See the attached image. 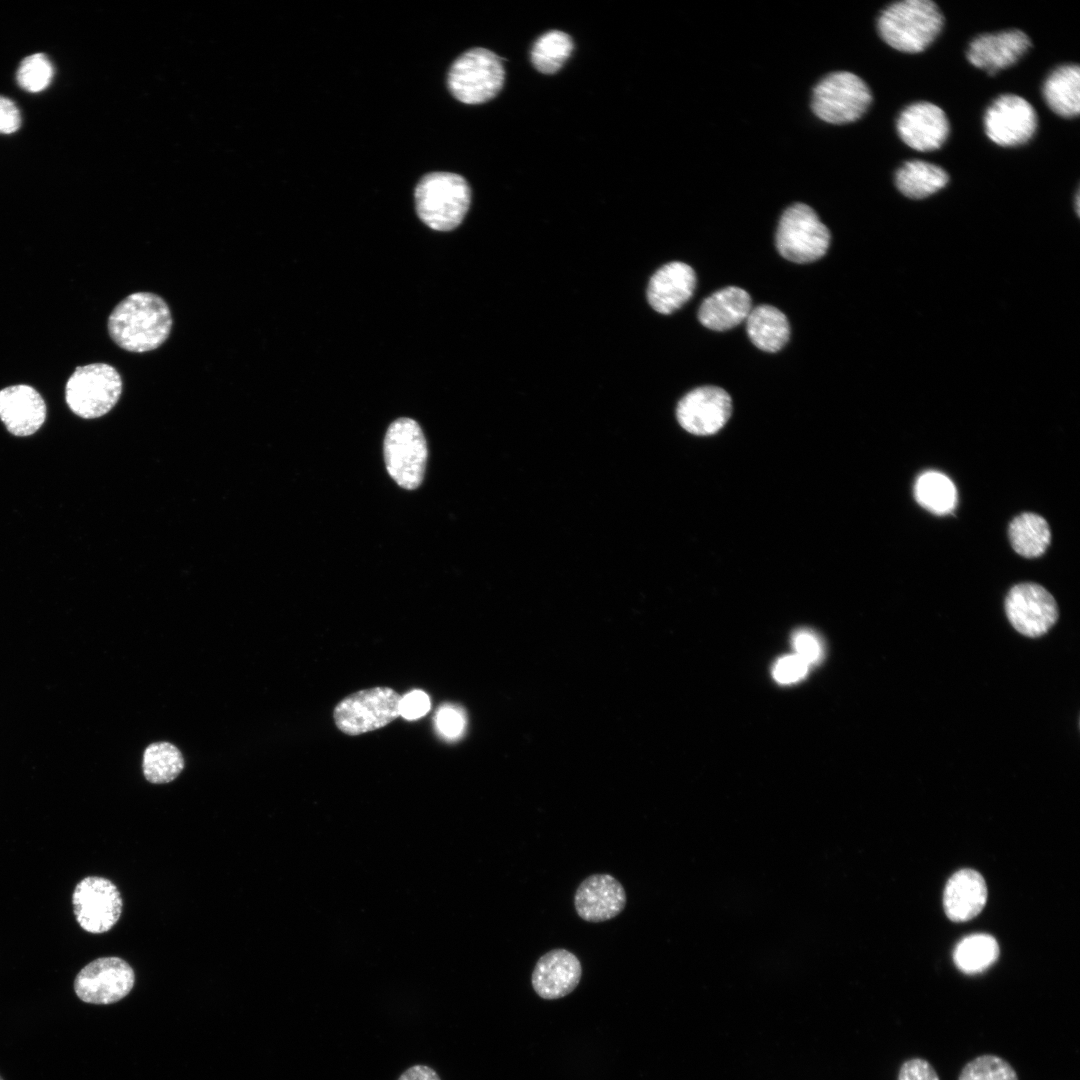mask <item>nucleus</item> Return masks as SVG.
<instances>
[{"label": "nucleus", "instance_id": "nucleus-34", "mask_svg": "<svg viewBox=\"0 0 1080 1080\" xmlns=\"http://www.w3.org/2000/svg\"><path fill=\"white\" fill-rule=\"evenodd\" d=\"M810 666L796 654L780 657L774 664L772 675L780 684H792L802 680Z\"/></svg>", "mask_w": 1080, "mask_h": 1080}, {"label": "nucleus", "instance_id": "nucleus-38", "mask_svg": "<svg viewBox=\"0 0 1080 1080\" xmlns=\"http://www.w3.org/2000/svg\"><path fill=\"white\" fill-rule=\"evenodd\" d=\"M21 125V115L16 104L0 95V134H12Z\"/></svg>", "mask_w": 1080, "mask_h": 1080}, {"label": "nucleus", "instance_id": "nucleus-9", "mask_svg": "<svg viewBox=\"0 0 1080 1080\" xmlns=\"http://www.w3.org/2000/svg\"><path fill=\"white\" fill-rule=\"evenodd\" d=\"M401 699L402 696L390 687L357 691L335 706V725L351 736L383 728L400 716Z\"/></svg>", "mask_w": 1080, "mask_h": 1080}, {"label": "nucleus", "instance_id": "nucleus-14", "mask_svg": "<svg viewBox=\"0 0 1080 1080\" xmlns=\"http://www.w3.org/2000/svg\"><path fill=\"white\" fill-rule=\"evenodd\" d=\"M732 413L728 392L717 386H701L680 399L676 417L683 429L699 436L718 432Z\"/></svg>", "mask_w": 1080, "mask_h": 1080}, {"label": "nucleus", "instance_id": "nucleus-27", "mask_svg": "<svg viewBox=\"0 0 1080 1080\" xmlns=\"http://www.w3.org/2000/svg\"><path fill=\"white\" fill-rule=\"evenodd\" d=\"M914 496L920 506L936 515L952 512L957 504L954 483L937 471L924 472L917 478Z\"/></svg>", "mask_w": 1080, "mask_h": 1080}, {"label": "nucleus", "instance_id": "nucleus-10", "mask_svg": "<svg viewBox=\"0 0 1080 1080\" xmlns=\"http://www.w3.org/2000/svg\"><path fill=\"white\" fill-rule=\"evenodd\" d=\"M72 904L77 923L92 934L109 931L119 920L123 906L116 885L99 876L85 877L76 884Z\"/></svg>", "mask_w": 1080, "mask_h": 1080}, {"label": "nucleus", "instance_id": "nucleus-39", "mask_svg": "<svg viewBox=\"0 0 1080 1080\" xmlns=\"http://www.w3.org/2000/svg\"><path fill=\"white\" fill-rule=\"evenodd\" d=\"M397 1080H441L431 1067L416 1064L405 1070Z\"/></svg>", "mask_w": 1080, "mask_h": 1080}, {"label": "nucleus", "instance_id": "nucleus-28", "mask_svg": "<svg viewBox=\"0 0 1080 1080\" xmlns=\"http://www.w3.org/2000/svg\"><path fill=\"white\" fill-rule=\"evenodd\" d=\"M999 956L997 941L987 934H974L961 940L953 953L957 968L965 974H977L990 967Z\"/></svg>", "mask_w": 1080, "mask_h": 1080}, {"label": "nucleus", "instance_id": "nucleus-15", "mask_svg": "<svg viewBox=\"0 0 1080 1080\" xmlns=\"http://www.w3.org/2000/svg\"><path fill=\"white\" fill-rule=\"evenodd\" d=\"M897 133L910 148L929 152L939 149L949 135V121L945 112L931 102H916L899 114Z\"/></svg>", "mask_w": 1080, "mask_h": 1080}, {"label": "nucleus", "instance_id": "nucleus-19", "mask_svg": "<svg viewBox=\"0 0 1080 1080\" xmlns=\"http://www.w3.org/2000/svg\"><path fill=\"white\" fill-rule=\"evenodd\" d=\"M46 404L30 385L18 384L0 390V419L18 437L35 433L46 419Z\"/></svg>", "mask_w": 1080, "mask_h": 1080}, {"label": "nucleus", "instance_id": "nucleus-13", "mask_svg": "<svg viewBox=\"0 0 1080 1080\" xmlns=\"http://www.w3.org/2000/svg\"><path fill=\"white\" fill-rule=\"evenodd\" d=\"M987 137L1002 147L1027 143L1037 129V114L1023 97L1004 94L996 98L984 115Z\"/></svg>", "mask_w": 1080, "mask_h": 1080}, {"label": "nucleus", "instance_id": "nucleus-36", "mask_svg": "<svg viewBox=\"0 0 1080 1080\" xmlns=\"http://www.w3.org/2000/svg\"><path fill=\"white\" fill-rule=\"evenodd\" d=\"M436 723L443 735L449 738H455L462 734L465 726V718L461 711L453 707L445 706L438 711Z\"/></svg>", "mask_w": 1080, "mask_h": 1080}, {"label": "nucleus", "instance_id": "nucleus-1", "mask_svg": "<svg viewBox=\"0 0 1080 1080\" xmlns=\"http://www.w3.org/2000/svg\"><path fill=\"white\" fill-rule=\"evenodd\" d=\"M172 328L167 303L151 292H136L125 297L108 318L111 339L129 352H148L160 347Z\"/></svg>", "mask_w": 1080, "mask_h": 1080}, {"label": "nucleus", "instance_id": "nucleus-22", "mask_svg": "<svg viewBox=\"0 0 1080 1080\" xmlns=\"http://www.w3.org/2000/svg\"><path fill=\"white\" fill-rule=\"evenodd\" d=\"M752 310L751 297L740 287L729 286L708 296L698 310V319L715 331L729 330L747 319Z\"/></svg>", "mask_w": 1080, "mask_h": 1080}, {"label": "nucleus", "instance_id": "nucleus-20", "mask_svg": "<svg viewBox=\"0 0 1080 1080\" xmlns=\"http://www.w3.org/2000/svg\"><path fill=\"white\" fill-rule=\"evenodd\" d=\"M695 287L696 274L693 268L683 262H670L652 275L647 288V299L656 312L671 314L692 297Z\"/></svg>", "mask_w": 1080, "mask_h": 1080}, {"label": "nucleus", "instance_id": "nucleus-5", "mask_svg": "<svg viewBox=\"0 0 1080 1080\" xmlns=\"http://www.w3.org/2000/svg\"><path fill=\"white\" fill-rule=\"evenodd\" d=\"M122 380L118 371L106 363L79 366L69 377L65 399L71 411L85 419L107 414L118 402Z\"/></svg>", "mask_w": 1080, "mask_h": 1080}, {"label": "nucleus", "instance_id": "nucleus-30", "mask_svg": "<svg viewBox=\"0 0 1080 1080\" xmlns=\"http://www.w3.org/2000/svg\"><path fill=\"white\" fill-rule=\"evenodd\" d=\"M573 48V40L567 33L551 30L534 42L531 61L538 71L553 74L564 65Z\"/></svg>", "mask_w": 1080, "mask_h": 1080}, {"label": "nucleus", "instance_id": "nucleus-25", "mask_svg": "<svg viewBox=\"0 0 1080 1080\" xmlns=\"http://www.w3.org/2000/svg\"><path fill=\"white\" fill-rule=\"evenodd\" d=\"M948 181L949 175L943 168L923 160L905 162L895 175L897 189L911 199L926 198L944 188Z\"/></svg>", "mask_w": 1080, "mask_h": 1080}, {"label": "nucleus", "instance_id": "nucleus-11", "mask_svg": "<svg viewBox=\"0 0 1080 1080\" xmlns=\"http://www.w3.org/2000/svg\"><path fill=\"white\" fill-rule=\"evenodd\" d=\"M134 982V971L125 960L119 957H101L79 971L73 986L81 1001L108 1005L126 997Z\"/></svg>", "mask_w": 1080, "mask_h": 1080}, {"label": "nucleus", "instance_id": "nucleus-2", "mask_svg": "<svg viewBox=\"0 0 1080 1080\" xmlns=\"http://www.w3.org/2000/svg\"><path fill=\"white\" fill-rule=\"evenodd\" d=\"M944 24L939 7L930 0H904L885 8L877 22L881 38L904 53H919L928 48Z\"/></svg>", "mask_w": 1080, "mask_h": 1080}, {"label": "nucleus", "instance_id": "nucleus-32", "mask_svg": "<svg viewBox=\"0 0 1080 1080\" xmlns=\"http://www.w3.org/2000/svg\"><path fill=\"white\" fill-rule=\"evenodd\" d=\"M53 74L54 68L48 57L43 53H35L21 61L16 78L22 89L37 93L48 87Z\"/></svg>", "mask_w": 1080, "mask_h": 1080}, {"label": "nucleus", "instance_id": "nucleus-17", "mask_svg": "<svg viewBox=\"0 0 1080 1080\" xmlns=\"http://www.w3.org/2000/svg\"><path fill=\"white\" fill-rule=\"evenodd\" d=\"M1030 47V38L1018 29L987 33L970 42L967 59L973 66L993 76L1016 64Z\"/></svg>", "mask_w": 1080, "mask_h": 1080}, {"label": "nucleus", "instance_id": "nucleus-33", "mask_svg": "<svg viewBox=\"0 0 1080 1080\" xmlns=\"http://www.w3.org/2000/svg\"><path fill=\"white\" fill-rule=\"evenodd\" d=\"M794 654L810 667L818 664L824 656V645L819 636L808 628L796 630L791 638Z\"/></svg>", "mask_w": 1080, "mask_h": 1080}, {"label": "nucleus", "instance_id": "nucleus-6", "mask_svg": "<svg viewBox=\"0 0 1080 1080\" xmlns=\"http://www.w3.org/2000/svg\"><path fill=\"white\" fill-rule=\"evenodd\" d=\"M872 102V93L863 79L847 71L833 72L813 89L811 108L821 120L846 124L861 118Z\"/></svg>", "mask_w": 1080, "mask_h": 1080}, {"label": "nucleus", "instance_id": "nucleus-26", "mask_svg": "<svg viewBox=\"0 0 1080 1080\" xmlns=\"http://www.w3.org/2000/svg\"><path fill=\"white\" fill-rule=\"evenodd\" d=\"M1008 533L1013 549L1026 558L1042 555L1051 539L1046 520L1030 512L1016 516L1009 525Z\"/></svg>", "mask_w": 1080, "mask_h": 1080}, {"label": "nucleus", "instance_id": "nucleus-24", "mask_svg": "<svg viewBox=\"0 0 1080 1080\" xmlns=\"http://www.w3.org/2000/svg\"><path fill=\"white\" fill-rule=\"evenodd\" d=\"M1042 92L1054 113L1064 118L1076 117L1080 112L1079 66L1066 64L1056 68L1045 80Z\"/></svg>", "mask_w": 1080, "mask_h": 1080}, {"label": "nucleus", "instance_id": "nucleus-3", "mask_svg": "<svg viewBox=\"0 0 1080 1080\" xmlns=\"http://www.w3.org/2000/svg\"><path fill=\"white\" fill-rule=\"evenodd\" d=\"M414 195L419 218L437 231H450L459 226L471 202L467 181L461 175L449 172L424 175Z\"/></svg>", "mask_w": 1080, "mask_h": 1080}, {"label": "nucleus", "instance_id": "nucleus-23", "mask_svg": "<svg viewBox=\"0 0 1080 1080\" xmlns=\"http://www.w3.org/2000/svg\"><path fill=\"white\" fill-rule=\"evenodd\" d=\"M746 331L752 343L762 351L777 352L788 342L790 325L776 307L762 304L753 308L746 319Z\"/></svg>", "mask_w": 1080, "mask_h": 1080}, {"label": "nucleus", "instance_id": "nucleus-4", "mask_svg": "<svg viewBox=\"0 0 1080 1080\" xmlns=\"http://www.w3.org/2000/svg\"><path fill=\"white\" fill-rule=\"evenodd\" d=\"M505 71L492 51L476 47L461 54L451 65L447 84L450 93L465 104H481L502 89Z\"/></svg>", "mask_w": 1080, "mask_h": 1080}, {"label": "nucleus", "instance_id": "nucleus-35", "mask_svg": "<svg viewBox=\"0 0 1080 1080\" xmlns=\"http://www.w3.org/2000/svg\"><path fill=\"white\" fill-rule=\"evenodd\" d=\"M897 1080H940V1078L928 1061L912 1058L901 1065Z\"/></svg>", "mask_w": 1080, "mask_h": 1080}, {"label": "nucleus", "instance_id": "nucleus-18", "mask_svg": "<svg viewBox=\"0 0 1080 1080\" xmlns=\"http://www.w3.org/2000/svg\"><path fill=\"white\" fill-rule=\"evenodd\" d=\"M582 966L577 956L566 949L543 954L533 969L531 983L536 994L546 1000L569 995L578 986Z\"/></svg>", "mask_w": 1080, "mask_h": 1080}, {"label": "nucleus", "instance_id": "nucleus-31", "mask_svg": "<svg viewBox=\"0 0 1080 1080\" xmlns=\"http://www.w3.org/2000/svg\"><path fill=\"white\" fill-rule=\"evenodd\" d=\"M958 1080H1019L1014 1068L993 1054L980 1055L961 1070Z\"/></svg>", "mask_w": 1080, "mask_h": 1080}, {"label": "nucleus", "instance_id": "nucleus-12", "mask_svg": "<svg viewBox=\"0 0 1080 1080\" xmlns=\"http://www.w3.org/2000/svg\"><path fill=\"white\" fill-rule=\"evenodd\" d=\"M1005 611L1011 625L1022 635L1037 638L1058 619L1054 597L1041 585L1020 583L1013 586L1005 599Z\"/></svg>", "mask_w": 1080, "mask_h": 1080}, {"label": "nucleus", "instance_id": "nucleus-8", "mask_svg": "<svg viewBox=\"0 0 1080 1080\" xmlns=\"http://www.w3.org/2000/svg\"><path fill=\"white\" fill-rule=\"evenodd\" d=\"M427 444L419 424L410 418H399L390 424L384 439V459L387 471L402 488L413 490L423 481Z\"/></svg>", "mask_w": 1080, "mask_h": 1080}, {"label": "nucleus", "instance_id": "nucleus-37", "mask_svg": "<svg viewBox=\"0 0 1080 1080\" xmlns=\"http://www.w3.org/2000/svg\"><path fill=\"white\" fill-rule=\"evenodd\" d=\"M430 709V700L426 693L420 690L412 691L401 699L400 715L408 720L422 717Z\"/></svg>", "mask_w": 1080, "mask_h": 1080}, {"label": "nucleus", "instance_id": "nucleus-21", "mask_svg": "<svg viewBox=\"0 0 1080 1080\" xmlns=\"http://www.w3.org/2000/svg\"><path fill=\"white\" fill-rule=\"evenodd\" d=\"M987 900L983 876L972 869H962L948 880L943 896L944 910L954 922H964L977 916Z\"/></svg>", "mask_w": 1080, "mask_h": 1080}, {"label": "nucleus", "instance_id": "nucleus-7", "mask_svg": "<svg viewBox=\"0 0 1080 1080\" xmlns=\"http://www.w3.org/2000/svg\"><path fill=\"white\" fill-rule=\"evenodd\" d=\"M829 229L808 205L795 203L782 214L776 231L779 254L795 263H810L823 257L830 245Z\"/></svg>", "mask_w": 1080, "mask_h": 1080}, {"label": "nucleus", "instance_id": "nucleus-16", "mask_svg": "<svg viewBox=\"0 0 1080 1080\" xmlns=\"http://www.w3.org/2000/svg\"><path fill=\"white\" fill-rule=\"evenodd\" d=\"M623 885L612 875L596 873L586 877L574 894V907L584 921L600 923L618 916L626 906Z\"/></svg>", "mask_w": 1080, "mask_h": 1080}, {"label": "nucleus", "instance_id": "nucleus-29", "mask_svg": "<svg viewBox=\"0 0 1080 1080\" xmlns=\"http://www.w3.org/2000/svg\"><path fill=\"white\" fill-rule=\"evenodd\" d=\"M184 759L179 749L168 742L150 744L143 755V773L154 784L173 781L183 770Z\"/></svg>", "mask_w": 1080, "mask_h": 1080}, {"label": "nucleus", "instance_id": "nucleus-40", "mask_svg": "<svg viewBox=\"0 0 1080 1080\" xmlns=\"http://www.w3.org/2000/svg\"><path fill=\"white\" fill-rule=\"evenodd\" d=\"M0 1080H4V1079L0 1076Z\"/></svg>", "mask_w": 1080, "mask_h": 1080}]
</instances>
